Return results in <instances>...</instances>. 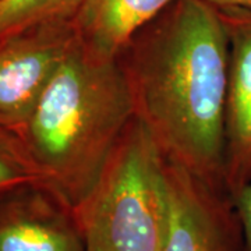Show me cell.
<instances>
[{"mask_svg": "<svg viewBox=\"0 0 251 251\" xmlns=\"http://www.w3.org/2000/svg\"><path fill=\"white\" fill-rule=\"evenodd\" d=\"M117 60L135 117L165 158L226 190L230 48L219 10L202 0H176Z\"/></svg>", "mask_w": 251, "mask_h": 251, "instance_id": "1", "label": "cell"}, {"mask_svg": "<svg viewBox=\"0 0 251 251\" xmlns=\"http://www.w3.org/2000/svg\"><path fill=\"white\" fill-rule=\"evenodd\" d=\"M134 117L119 60L97 59L77 41L18 137L45 187L74 212Z\"/></svg>", "mask_w": 251, "mask_h": 251, "instance_id": "2", "label": "cell"}, {"mask_svg": "<svg viewBox=\"0 0 251 251\" xmlns=\"http://www.w3.org/2000/svg\"><path fill=\"white\" fill-rule=\"evenodd\" d=\"M165 155L134 117L75 211L85 251H162L169 201Z\"/></svg>", "mask_w": 251, "mask_h": 251, "instance_id": "3", "label": "cell"}, {"mask_svg": "<svg viewBox=\"0 0 251 251\" xmlns=\"http://www.w3.org/2000/svg\"><path fill=\"white\" fill-rule=\"evenodd\" d=\"M77 41L73 21L44 24L0 39V128L20 135Z\"/></svg>", "mask_w": 251, "mask_h": 251, "instance_id": "4", "label": "cell"}, {"mask_svg": "<svg viewBox=\"0 0 251 251\" xmlns=\"http://www.w3.org/2000/svg\"><path fill=\"white\" fill-rule=\"evenodd\" d=\"M169 221L162 251H244L240 219L227 191L165 161Z\"/></svg>", "mask_w": 251, "mask_h": 251, "instance_id": "5", "label": "cell"}, {"mask_svg": "<svg viewBox=\"0 0 251 251\" xmlns=\"http://www.w3.org/2000/svg\"><path fill=\"white\" fill-rule=\"evenodd\" d=\"M0 251H85L72 208L42 186L0 196Z\"/></svg>", "mask_w": 251, "mask_h": 251, "instance_id": "6", "label": "cell"}, {"mask_svg": "<svg viewBox=\"0 0 251 251\" xmlns=\"http://www.w3.org/2000/svg\"><path fill=\"white\" fill-rule=\"evenodd\" d=\"M230 48L225 128V188L232 198L251 181V11L219 10Z\"/></svg>", "mask_w": 251, "mask_h": 251, "instance_id": "7", "label": "cell"}, {"mask_svg": "<svg viewBox=\"0 0 251 251\" xmlns=\"http://www.w3.org/2000/svg\"><path fill=\"white\" fill-rule=\"evenodd\" d=\"M176 0H82L73 20L80 45L94 57L116 60L144 27Z\"/></svg>", "mask_w": 251, "mask_h": 251, "instance_id": "8", "label": "cell"}, {"mask_svg": "<svg viewBox=\"0 0 251 251\" xmlns=\"http://www.w3.org/2000/svg\"><path fill=\"white\" fill-rule=\"evenodd\" d=\"M82 0H0V39L44 24L73 21Z\"/></svg>", "mask_w": 251, "mask_h": 251, "instance_id": "9", "label": "cell"}, {"mask_svg": "<svg viewBox=\"0 0 251 251\" xmlns=\"http://www.w3.org/2000/svg\"><path fill=\"white\" fill-rule=\"evenodd\" d=\"M27 186L45 187L44 176L23 140L0 128V196Z\"/></svg>", "mask_w": 251, "mask_h": 251, "instance_id": "10", "label": "cell"}, {"mask_svg": "<svg viewBox=\"0 0 251 251\" xmlns=\"http://www.w3.org/2000/svg\"><path fill=\"white\" fill-rule=\"evenodd\" d=\"M233 201L242 225L244 251H251V181L236 194Z\"/></svg>", "mask_w": 251, "mask_h": 251, "instance_id": "11", "label": "cell"}, {"mask_svg": "<svg viewBox=\"0 0 251 251\" xmlns=\"http://www.w3.org/2000/svg\"><path fill=\"white\" fill-rule=\"evenodd\" d=\"M202 1L214 6L218 10L242 9L251 11V0H202Z\"/></svg>", "mask_w": 251, "mask_h": 251, "instance_id": "12", "label": "cell"}]
</instances>
